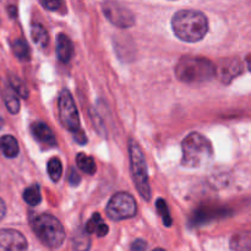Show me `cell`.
<instances>
[{"instance_id":"obj_1","label":"cell","mask_w":251,"mask_h":251,"mask_svg":"<svg viewBox=\"0 0 251 251\" xmlns=\"http://www.w3.org/2000/svg\"><path fill=\"white\" fill-rule=\"evenodd\" d=\"M172 28L179 39L195 43L208 32V20L205 14L196 10H180L172 19Z\"/></svg>"},{"instance_id":"obj_2","label":"cell","mask_w":251,"mask_h":251,"mask_svg":"<svg viewBox=\"0 0 251 251\" xmlns=\"http://www.w3.org/2000/svg\"><path fill=\"white\" fill-rule=\"evenodd\" d=\"M183 157L181 166L185 168H200L205 166L213 154L210 140L199 132H191L181 142Z\"/></svg>"},{"instance_id":"obj_3","label":"cell","mask_w":251,"mask_h":251,"mask_svg":"<svg viewBox=\"0 0 251 251\" xmlns=\"http://www.w3.org/2000/svg\"><path fill=\"white\" fill-rule=\"evenodd\" d=\"M176 75L185 83L207 82L215 77L216 66L201 56H183L176 66Z\"/></svg>"},{"instance_id":"obj_4","label":"cell","mask_w":251,"mask_h":251,"mask_svg":"<svg viewBox=\"0 0 251 251\" xmlns=\"http://www.w3.org/2000/svg\"><path fill=\"white\" fill-rule=\"evenodd\" d=\"M32 229L38 239L51 249L61 247L65 240V229L60 221L48 213L37 216L32 221Z\"/></svg>"},{"instance_id":"obj_5","label":"cell","mask_w":251,"mask_h":251,"mask_svg":"<svg viewBox=\"0 0 251 251\" xmlns=\"http://www.w3.org/2000/svg\"><path fill=\"white\" fill-rule=\"evenodd\" d=\"M130 163H131V174L134 183L136 185L140 196L149 201L151 199V186L149 181V172H147L146 159L144 152L135 140L129 142Z\"/></svg>"},{"instance_id":"obj_6","label":"cell","mask_w":251,"mask_h":251,"mask_svg":"<svg viewBox=\"0 0 251 251\" xmlns=\"http://www.w3.org/2000/svg\"><path fill=\"white\" fill-rule=\"evenodd\" d=\"M58 109H59V119L61 125L66 130L71 131L73 134L81 131L80 126V117H78L77 108H76L74 98L68 90H63L60 92L58 100Z\"/></svg>"},{"instance_id":"obj_7","label":"cell","mask_w":251,"mask_h":251,"mask_svg":"<svg viewBox=\"0 0 251 251\" xmlns=\"http://www.w3.org/2000/svg\"><path fill=\"white\" fill-rule=\"evenodd\" d=\"M137 206L135 199L127 193H118L107 205V216L113 221H124L135 217Z\"/></svg>"},{"instance_id":"obj_8","label":"cell","mask_w":251,"mask_h":251,"mask_svg":"<svg viewBox=\"0 0 251 251\" xmlns=\"http://www.w3.org/2000/svg\"><path fill=\"white\" fill-rule=\"evenodd\" d=\"M103 14L108 20L119 28H129L135 24V17L132 12L119 2L108 0L103 4Z\"/></svg>"},{"instance_id":"obj_9","label":"cell","mask_w":251,"mask_h":251,"mask_svg":"<svg viewBox=\"0 0 251 251\" xmlns=\"http://www.w3.org/2000/svg\"><path fill=\"white\" fill-rule=\"evenodd\" d=\"M27 240L15 229H0V251H27Z\"/></svg>"},{"instance_id":"obj_10","label":"cell","mask_w":251,"mask_h":251,"mask_svg":"<svg viewBox=\"0 0 251 251\" xmlns=\"http://www.w3.org/2000/svg\"><path fill=\"white\" fill-rule=\"evenodd\" d=\"M243 71L242 64L238 59H225L216 68V75L223 83H229Z\"/></svg>"},{"instance_id":"obj_11","label":"cell","mask_w":251,"mask_h":251,"mask_svg":"<svg viewBox=\"0 0 251 251\" xmlns=\"http://www.w3.org/2000/svg\"><path fill=\"white\" fill-rule=\"evenodd\" d=\"M31 132L32 135H33L34 139L38 142H41V144L47 145V146L49 147L56 146V140L53 131H51L50 127L47 124H44V123H33L31 126Z\"/></svg>"},{"instance_id":"obj_12","label":"cell","mask_w":251,"mask_h":251,"mask_svg":"<svg viewBox=\"0 0 251 251\" xmlns=\"http://www.w3.org/2000/svg\"><path fill=\"white\" fill-rule=\"evenodd\" d=\"M56 54L61 63H69L74 55V44L66 34L60 33L56 39Z\"/></svg>"},{"instance_id":"obj_13","label":"cell","mask_w":251,"mask_h":251,"mask_svg":"<svg viewBox=\"0 0 251 251\" xmlns=\"http://www.w3.org/2000/svg\"><path fill=\"white\" fill-rule=\"evenodd\" d=\"M85 230L88 233V234H96L97 237L102 238L108 234L109 228H108V226L105 225L104 221H103V218L100 217V213L96 212L93 213L92 217H91L90 220H88V222L86 223Z\"/></svg>"},{"instance_id":"obj_14","label":"cell","mask_w":251,"mask_h":251,"mask_svg":"<svg viewBox=\"0 0 251 251\" xmlns=\"http://www.w3.org/2000/svg\"><path fill=\"white\" fill-rule=\"evenodd\" d=\"M0 151L7 158H15L19 154V142L11 135H4L0 137Z\"/></svg>"},{"instance_id":"obj_15","label":"cell","mask_w":251,"mask_h":251,"mask_svg":"<svg viewBox=\"0 0 251 251\" xmlns=\"http://www.w3.org/2000/svg\"><path fill=\"white\" fill-rule=\"evenodd\" d=\"M31 34H32V39L36 44H38L39 47L42 48H46L49 43V36L47 29L44 28L42 25L39 24H33L32 25V29H31Z\"/></svg>"},{"instance_id":"obj_16","label":"cell","mask_w":251,"mask_h":251,"mask_svg":"<svg viewBox=\"0 0 251 251\" xmlns=\"http://www.w3.org/2000/svg\"><path fill=\"white\" fill-rule=\"evenodd\" d=\"M76 163L77 167L86 174H90L93 176L97 171V167H96V162L92 157L87 156L86 153H78L76 157Z\"/></svg>"},{"instance_id":"obj_17","label":"cell","mask_w":251,"mask_h":251,"mask_svg":"<svg viewBox=\"0 0 251 251\" xmlns=\"http://www.w3.org/2000/svg\"><path fill=\"white\" fill-rule=\"evenodd\" d=\"M230 248L235 251H250L249 232L240 233L230 239Z\"/></svg>"},{"instance_id":"obj_18","label":"cell","mask_w":251,"mask_h":251,"mask_svg":"<svg viewBox=\"0 0 251 251\" xmlns=\"http://www.w3.org/2000/svg\"><path fill=\"white\" fill-rule=\"evenodd\" d=\"M12 51H14L15 56L20 60H28L29 56H31V49L24 39H16L12 43Z\"/></svg>"},{"instance_id":"obj_19","label":"cell","mask_w":251,"mask_h":251,"mask_svg":"<svg viewBox=\"0 0 251 251\" xmlns=\"http://www.w3.org/2000/svg\"><path fill=\"white\" fill-rule=\"evenodd\" d=\"M73 247L75 251H88L91 247V239L88 237V233L86 230L77 232L74 235Z\"/></svg>"},{"instance_id":"obj_20","label":"cell","mask_w":251,"mask_h":251,"mask_svg":"<svg viewBox=\"0 0 251 251\" xmlns=\"http://www.w3.org/2000/svg\"><path fill=\"white\" fill-rule=\"evenodd\" d=\"M24 200L28 203L29 206H37L41 203L42 195L38 185H32L25 189L24 191Z\"/></svg>"},{"instance_id":"obj_21","label":"cell","mask_w":251,"mask_h":251,"mask_svg":"<svg viewBox=\"0 0 251 251\" xmlns=\"http://www.w3.org/2000/svg\"><path fill=\"white\" fill-rule=\"evenodd\" d=\"M4 100L5 105H6L7 110H9L11 114H16L20 110V102L19 98L16 97V93L11 90V87L6 88V91L4 92Z\"/></svg>"},{"instance_id":"obj_22","label":"cell","mask_w":251,"mask_h":251,"mask_svg":"<svg viewBox=\"0 0 251 251\" xmlns=\"http://www.w3.org/2000/svg\"><path fill=\"white\" fill-rule=\"evenodd\" d=\"M48 174L50 176V179L53 181H59L60 180L61 176H63V164H61V161L56 157L51 158L50 161L48 162Z\"/></svg>"},{"instance_id":"obj_23","label":"cell","mask_w":251,"mask_h":251,"mask_svg":"<svg viewBox=\"0 0 251 251\" xmlns=\"http://www.w3.org/2000/svg\"><path fill=\"white\" fill-rule=\"evenodd\" d=\"M10 87L20 97L28 98V90H27L26 85L17 76H10Z\"/></svg>"},{"instance_id":"obj_24","label":"cell","mask_w":251,"mask_h":251,"mask_svg":"<svg viewBox=\"0 0 251 251\" xmlns=\"http://www.w3.org/2000/svg\"><path fill=\"white\" fill-rule=\"evenodd\" d=\"M157 211H158L159 216L162 217V221H163V225L166 227H171L172 223H173V220H172L171 215H169L168 206H167V202L163 200V199H158L157 200Z\"/></svg>"},{"instance_id":"obj_25","label":"cell","mask_w":251,"mask_h":251,"mask_svg":"<svg viewBox=\"0 0 251 251\" xmlns=\"http://www.w3.org/2000/svg\"><path fill=\"white\" fill-rule=\"evenodd\" d=\"M42 1H43L44 6L48 10H50V11L59 10L61 5H63V0H42Z\"/></svg>"},{"instance_id":"obj_26","label":"cell","mask_w":251,"mask_h":251,"mask_svg":"<svg viewBox=\"0 0 251 251\" xmlns=\"http://www.w3.org/2000/svg\"><path fill=\"white\" fill-rule=\"evenodd\" d=\"M145 249H146V242L141 239L135 240L131 247V251H145Z\"/></svg>"},{"instance_id":"obj_27","label":"cell","mask_w":251,"mask_h":251,"mask_svg":"<svg viewBox=\"0 0 251 251\" xmlns=\"http://www.w3.org/2000/svg\"><path fill=\"white\" fill-rule=\"evenodd\" d=\"M70 181H71V184H78L80 183V176H77V173H76V172H74V171H71V176H70Z\"/></svg>"},{"instance_id":"obj_28","label":"cell","mask_w":251,"mask_h":251,"mask_svg":"<svg viewBox=\"0 0 251 251\" xmlns=\"http://www.w3.org/2000/svg\"><path fill=\"white\" fill-rule=\"evenodd\" d=\"M5 213H6V206H5L4 201H2L1 199H0V221H1L2 218H4Z\"/></svg>"},{"instance_id":"obj_29","label":"cell","mask_w":251,"mask_h":251,"mask_svg":"<svg viewBox=\"0 0 251 251\" xmlns=\"http://www.w3.org/2000/svg\"><path fill=\"white\" fill-rule=\"evenodd\" d=\"M153 251H166V250H163V249H154Z\"/></svg>"}]
</instances>
